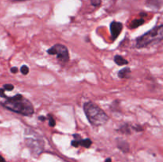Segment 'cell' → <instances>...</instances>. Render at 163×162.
<instances>
[{"label": "cell", "mask_w": 163, "mask_h": 162, "mask_svg": "<svg viewBox=\"0 0 163 162\" xmlns=\"http://www.w3.org/2000/svg\"><path fill=\"white\" fill-rule=\"evenodd\" d=\"M7 100L2 103L5 108L25 116H31L33 114L34 110L32 103L28 100L24 99L20 94H17L13 97H7Z\"/></svg>", "instance_id": "obj_1"}, {"label": "cell", "mask_w": 163, "mask_h": 162, "mask_svg": "<svg viewBox=\"0 0 163 162\" xmlns=\"http://www.w3.org/2000/svg\"><path fill=\"white\" fill-rule=\"evenodd\" d=\"M84 111L89 123L94 126L104 125L108 121V116L106 113L93 103H86L84 106Z\"/></svg>", "instance_id": "obj_2"}, {"label": "cell", "mask_w": 163, "mask_h": 162, "mask_svg": "<svg viewBox=\"0 0 163 162\" xmlns=\"http://www.w3.org/2000/svg\"><path fill=\"white\" fill-rule=\"evenodd\" d=\"M163 38V25L154 27L136 39V47L144 48L161 42Z\"/></svg>", "instance_id": "obj_3"}, {"label": "cell", "mask_w": 163, "mask_h": 162, "mask_svg": "<svg viewBox=\"0 0 163 162\" xmlns=\"http://www.w3.org/2000/svg\"><path fill=\"white\" fill-rule=\"evenodd\" d=\"M47 53L50 55H57V58L61 63H66L69 60L68 51L65 45L57 44L47 50Z\"/></svg>", "instance_id": "obj_4"}, {"label": "cell", "mask_w": 163, "mask_h": 162, "mask_svg": "<svg viewBox=\"0 0 163 162\" xmlns=\"http://www.w3.org/2000/svg\"><path fill=\"white\" fill-rule=\"evenodd\" d=\"M26 135H30L27 132H26ZM26 142L27 144V146L35 154H39L42 152V149H43V142L41 140V138H38L37 137H33L32 136L30 135L26 138Z\"/></svg>", "instance_id": "obj_5"}, {"label": "cell", "mask_w": 163, "mask_h": 162, "mask_svg": "<svg viewBox=\"0 0 163 162\" xmlns=\"http://www.w3.org/2000/svg\"><path fill=\"white\" fill-rule=\"evenodd\" d=\"M110 30L112 40H115L123 30V25L118 22H112L110 25Z\"/></svg>", "instance_id": "obj_6"}, {"label": "cell", "mask_w": 163, "mask_h": 162, "mask_svg": "<svg viewBox=\"0 0 163 162\" xmlns=\"http://www.w3.org/2000/svg\"><path fill=\"white\" fill-rule=\"evenodd\" d=\"M130 73V69L129 68H123L118 72V77L121 79H124V78H126V77H128Z\"/></svg>", "instance_id": "obj_7"}, {"label": "cell", "mask_w": 163, "mask_h": 162, "mask_svg": "<svg viewBox=\"0 0 163 162\" xmlns=\"http://www.w3.org/2000/svg\"><path fill=\"white\" fill-rule=\"evenodd\" d=\"M114 60L115 64L118 65H127L128 64V61L124 59L123 56H121L120 55H116L115 56Z\"/></svg>", "instance_id": "obj_8"}, {"label": "cell", "mask_w": 163, "mask_h": 162, "mask_svg": "<svg viewBox=\"0 0 163 162\" xmlns=\"http://www.w3.org/2000/svg\"><path fill=\"white\" fill-rule=\"evenodd\" d=\"M143 23H144V19H135V20H134V21L130 23V28H131V29H135V28L142 26Z\"/></svg>", "instance_id": "obj_9"}, {"label": "cell", "mask_w": 163, "mask_h": 162, "mask_svg": "<svg viewBox=\"0 0 163 162\" xmlns=\"http://www.w3.org/2000/svg\"><path fill=\"white\" fill-rule=\"evenodd\" d=\"M118 147L121 150L124 151V152H127L129 150L128 144L125 141H120V140H119V141H118Z\"/></svg>", "instance_id": "obj_10"}, {"label": "cell", "mask_w": 163, "mask_h": 162, "mask_svg": "<svg viewBox=\"0 0 163 162\" xmlns=\"http://www.w3.org/2000/svg\"><path fill=\"white\" fill-rule=\"evenodd\" d=\"M79 146H81L84 148H89L92 145V141L90 139H80L79 140Z\"/></svg>", "instance_id": "obj_11"}, {"label": "cell", "mask_w": 163, "mask_h": 162, "mask_svg": "<svg viewBox=\"0 0 163 162\" xmlns=\"http://www.w3.org/2000/svg\"><path fill=\"white\" fill-rule=\"evenodd\" d=\"M147 5L150 7H154L155 8H159L161 6V0H148Z\"/></svg>", "instance_id": "obj_12"}, {"label": "cell", "mask_w": 163, "mask_h": 162, "mask_svg": "<svg viewBox=\"0 0 163 162\" xmlns=\"http://www.w3.org/2000/svg\"><path fill=\"white\" fill-rule=\"evenodd\" d=\"M48 118H49V124L51 127H54L55 124H56V122L54 120V118H53V116L51 114H48Z\"/></svg>", "instance_id": "obj_13"}, {"label": "cell", "mask_w": 163, "mask_h": 162, "mask_svg": "<svg viewBox=\"0 0 163 162\" xmlns=\"http://www.w3.org/2000/svg\"><path fill=\"white\" fill-rule=\"evenodd\" d=\"M21 72L23 75H27L29 72V68L26 65H22L21 67Z\"/></svg>", "instance_id": "obj_14"}, {"label": "cell", "mask_w": 163, "mask_h": 162, "mask_svg": "<svg viewBox=\"0 0 163 162\" xmlns=\"http://www.w3.org/2000/svg\"><path fill=\"white\" fill-rule=\"evenodd\" d=\"M91 3L94 7H99L101 4V0H91Z\"/></svg>", "instance_id": "obj_15"}, {"label": "cell", "mask_w": 163, "mask_h": 162, "mask_svg": "<svg viewBox=\"0 0 163 162\" xmlns=\"http://www.w3.org/2000/svg\"><path fill=\"white\" fill-rule=\"evenodd\" d=\"M3 89L4 90H7V91H12L14 89V86L12 85V84H5L3 86Z\"/></svg>", "instance_id": "obj_16"}, {"label": "cell", "mask_w": 163, "mask_h": 162, "mask_svg": "<svg viewBox=\"0 0 163 162\" xmlns=\"http://www.w3.org/2000/svg\"><path fill=\"white\" fill-rule=\"evenodd\" d=\"M72 146H74V147H78L79 146V141H77V140H73V141L71 142Z\"/></svg>", "instance_id": "obj_17"}, {"label": "cell", "mask_w": 163, "mask_h": 162, "mask_svg": "<svg viewBox=\"0 0 163 162\" xmlns=\"http://www.w3.org/2000/svg\"><path fill=\"white\" fill-rule=\"evenodd\" d=\"M0 96L2 98H7V95H5L4 89L3 88H0Z\"/></svg>", "instance_id": "obj_18"}, {"label": "cell", "mask_w": 163, "mask_h": 162, "mask_svg": "<svg viewBox=\"0 0 163 162\" xmlns=\"http://www.w3.org/2000/svg\"><path fill=\"white\" fill-rule=\"evenodd\" d=\"M10 72H12V73H17L18 72V68H17L16 67H13L10 68Z\"/></svg>", "instance_id": "obj_19"}, {"label": "cell", "mask_w": 163, "mask_h": 162, "mask_svg": "<svg viewBox=\"0 0 163 162\" xmlns=\"http://www.w3.org/2000/svg\"><path fill=\"white\" fill-rule=\"evenodd\" d=\"M0 162H6L5 159L3 158H2V156H0Z\"/></svg>", "instance_id": "obj_20"}, {"label": "cell", "mask_w": 163, "mask_h": 162, "mask_svg": "<svg viewBox=\"0 0 163 162\" xmlns=\"http://www.w3.org/2000/svg\"><path fill=\"white\" fill-rule=\"evenodd\" d=\"M11 2H22V1H26V0H10Z\"/></svg>", "instance_id": "obj_21"}, {"label": "cell", "mask_w": 163, "mask_h": 162, "mask_svg": "<svg viewBox=\"0 0 163 162\" xmlns=\"http://www.w3.org/2000/svg\"><path fill=\"white\" fill-rule=\"evenodd\" d=\"M39 119H40V120H42V121H44L45 118V117H42V116H40Z\"/></svg>", "instance_id": "obj_22"}, {"label": "cell", "mask_w": 163, "mask_h": 162, "mask_svg": "<svg viewBox=\"0 0 163 162\" xmlns=\"http://www.w3.org/2000/svg\"><path fill=\"white\" fill-rule=\"evenodd\" d=\"M105 162H112V161H111V159H110V158H107V160L105 161Z\"/></svg>", "instance_id": "obj_23"}]
</instances>
